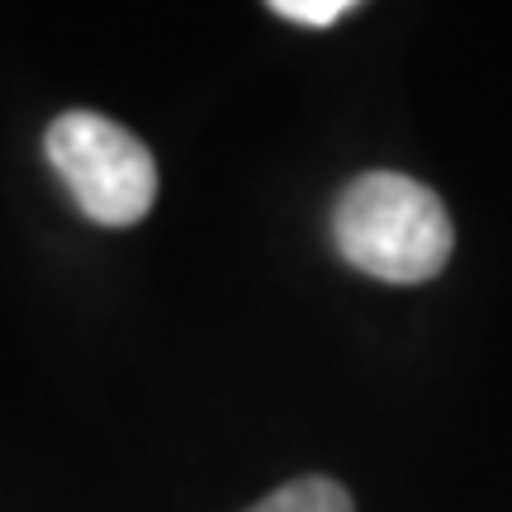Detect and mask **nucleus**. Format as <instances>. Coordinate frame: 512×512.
Returning a JSON list of instances; mask_svg holds the SVG:
<instances>
[{
	"label": "nucleus",
	"mask_w": 512,
	"mask_h": 512,
	"mask_svg": "<svg viewBox=\"0 0 512 512\" xmlns=\"http://www.w3.org/2000/svg\"><path fill=\"white\" fill-rule=\"evenodd\" d=\"M332 238L361 275L389 285H418L451 261L456 228L437 190L399 171H366L337 200Z\"/></svg>",
	"instance_id": "nucleus-1"
},
{
	"label": "nucleus",
	"mask_w": 512,
	"mask_h": 512,
	"mask_svg": "<svg viewBox=\"0 0 512 512\" xmlns=\"http://www.w3.org/2000/svg\"><path fill=\"white\" fill-rule=\"evenodd\" d=\"M48 162L67 181L76 204L105 228L147 219L157 200V162L124 124L105 114L72 110L48 128Z\"/></svg>",
	"instance_id": "nucleus-2"
},
{
	"label": "nucleus",
	"mask_w": 512,
	"mask_h": 512,
	"mask_svg": "<svg viewBox=\"0 0 512 512\" xmlns=\"http://www.w3.org/2000/svg\"><path fill=\"white\" fill-rule=\"evenodd\" d=\"M247 512H356V508H351V494L337 479L304 475L294 484H285V489H275L271 498H261Z\"/></svg>",
	"instance_id": "nucleus-3"
},
{
	"label": "nucleus",
	"mask_w": 512,
	"mask_h": 512,
	"mask_svg": "<svg viewBox=\"0 0 512 512\" xmlns=\"http://www.w3.org/2000/svg\"><path fill=\"white\" fill-rule=\"evenodd\" d=\"M271 10L280 19H294V24H313V29H323V24H337L342 15H351V0H275Z\"/></svg>",
	"instance_id": "nucleus-4"
}]
</instances>
